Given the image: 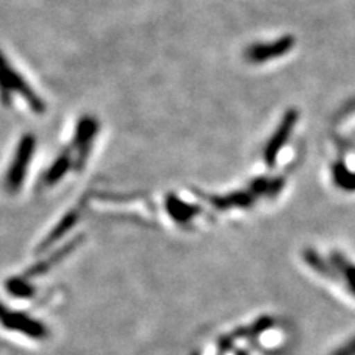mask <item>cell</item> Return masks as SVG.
<instances>
[{"instance_id":"cell-4","label":"cell","mask_w":355,"mask_h":355,"mask_svg":"<svg viewBox=\"0 0 355 355\" xmlns=\"http://www.w3.org/2000/svg\"><path fill=\"white\" fill-rule=\"evenodd\" d=\"M98 120L92 116H83L76 126L73 139V150H76V169L80 171L86 162L89 150L98 133Z\"/></svg>"},{"instance_id":"cell-7","label":"cell","mask_w":355,"mask_h":355,"mask_svg":"<svg viewBox=\"0 0 355 355\" xmlns=\"http://www.w3.org/2000/svg\"><path fill=\"white\" fill-rule=\"evenodd\" d=\"M166 209H168L169 215L176 222H180V224H187V222L191 220L198 212L197 207L182 203L180 198H176L172 194L166 200Z\"/></svg>"},{"instance_id":"cell-1","label":"cell","mask_w":355,"mask_h":355,"mask_svg":"<svg viewBox=\"0 0 355 355\" xmlns=\"http://www.w3.org/2000/svg\"><path fill=\"white\" fill-rule=\"evenodd\" d=\"M12 94H18L21 98H24L35 113L40 114L46 110L42 98L33 91L24 77L10 65L6 55L0 51V103L8 107L12 103Z\"/></svg>"},{"instance_id":"cell-6","label":"cell","mask_w":355,"mask_h":355,"mask_svg":"<svg viewBox=\"0 0 355 355\" xmlns=\"http://www.w3.org/2000/svg\"><path fill=\"white\" fill-rule=\"evenodd\" d=\"M296 120H297V114L295 111H288V113L283 117L280 126L277 128L275 133L268 141V144H266L263 159L268 166H272L275 163L277 155H279L282 147L287 142L288 137H291V132L296 123Z\"/></svg>"},{"instance_id":"cell-15","label":"cell","mask_w":355,"mask_h":355,"mask_svg":"<svg viewBox=\"0 0 355 355\" xmlns=\"http://www.w3.org/2000/svg\"><path fill=\"white\" fill-rule=\"evenodd\" d=\"M333 355H355V338L348 340L345 345L338 348L335 352H333Z\"/></svg>"},{"instance_id":"cell-3","label":"cell","mask_w":355,"mask_h":355,"mask_svg":"<svg viewBox=\"0 0 355 355\" xmlns=\"http://www.w3.org/2000/svg\"><path fill=\"white\" fill-rule=\"evenodd\" d=\"M0 324L8 330L19 331L33 339H43L48 336V330L37 320L22 313H10L6 306L0 302Z\"/></svg>"},{"instance_id":"cell-14","label":"cell","mask_w":355,"mask_h":355,"mask_svg":"<svg viewBox=\"0 0 355 355\" xmlns=\"http://www.w3.org/2000/svg\"><path fill=\"white\" fill-rule=\"evenodd\" d=\"M336 263L342 266L343 274H345V277H347L348 286H349L351 291L355 293V265H351L345 258L338 257V254H336Z\"/></svg>"},{"instance_id":"cell-9","label":"cell","mask_w":355,"mask_h":355,"mask_svg":"<svg viewBox=\"0 0 355 355\" xmlns=\"http://www.w3.org/2000/svg\"><path fill=\"white\" fill-rule=\"evenodd\" d=\"M253 203V197L249 193H232L222 197H214L212 205L219 209H228V207H246Z\"/></svg>"},{"instance_id":"cell-13","label":"cell","mask_w":355,"mask_h":355,"mask_svg":"<svg viewBox=\"0 0 355 355\" xmlns=\"http://www.w3.org/2000/svg\"><path fill=\"white\" fill-rule=\"evenodd\" d=\"M335 178L340 187L347 188V190L352 191L355 188V175H351L347 172L345 168H336L335 169Z\"/></svg>"},{"instance_id":"cell-16","label":"cell","mask_w":355,"mask_h":355,"mask_svg":"<svg viewBox=\"0 0 355 355\" xmlns=\"http://www.w3.org/2000/svg\"><path fill=\"white\" fill-rule=\"evenodd\" d=\"M237 355H246V354H244L243 351H239V352H237Z\"/></svg>"},{"instance_id":"cell-12","label":"cell","mask_w":355,"mask_h":355,"mask_svg":"<svg viewBox=\"0 0 355 355\" xmlns=\"http://www.w3.org/2000/svg\"><path fill=\"white\" fill-rule=\"evenodd\" d=\"M6 288L9 293H14L18 297H30L33 288L24 282V279H10L6 282Z\"/></svg>"},{"instance_id":"cell-5","label":"cell","mask_w":355,"mask_h":355,"mask_svg":"<svg viewBox=\"0 0 355 355\" xmlns=\"http://www.w3.org/2000/svg\"><path fill=\"white\" fill-rule=\"evenodd\" d=\"M293 46V39L292 37H282L274 42H266V43H254L249 46L244 52V58L249 62L261 64L271 61L274 58L283 57L284 53L292 49Z\"/></svg>"},{"instance_id":"cell-2","label":"cell","mask_w":355,"mask_h":355,"mask_svg":"<svg viewBox=\"0 0 355 355\" xmlns=\"http://www.w3.org/2000/svg\"><path fill=\"white\" fill-rule=\"evenodd\" d=\"M35 148H36V138L33 137L31 133H27V135L21 138L15 153V157L6 172L5 184H6V190L9 193L15 194L19 191L22 182L26 180L28 164L31 162Z\"/></svg>"},{"instance_id":"cell-11","label":"cell","mask_w":355,"mask_h":355,"mask_svg":"<svg viewBox=\"0 0 355 355\" xmlns=\"http://www.w3.org/2000/svg\"><path fill=\"white\" fill-rule=\"evenodd\" d=\"M76 246V243H71V244H69V246H65L64 249H61L58 253H55L53 257L49 259V261H46V262H43V263H40V265H37V266H35V268H31L30 270V272H28V275H39V274H43V272H46V270H49L51 266H53L55 263H57L61 258H64L65 254H69V252L70 250H73V248Z\"/></svg>"},{"instance_id":"cell-8","label":"cell","mask_w":355,"mask_h":355,"mask_svg":"<svg viewBox=\"0 0 355 355\" xmlns=\"http://www.w3.org/2000/svg\"><path fill=\"white\" fill-rule=\"evenodd\" d=\"M71 168V148L65 150L60 157L55 160L51 166V169L48 171L46 176H44V182L46 185H53L57 184L58 181H61V178L69 172V169Z\"/></svg>"},{"instance_id":"cell-10","label":"cell","mask_w":355,"mask_h":355,"mask_svg":"<svg viewBox=\"0 0 355 355\" xmlns=\"http://www.w3.org/2000/svg\"><path fill=\"white\" fill-rule=\"evenodd\" d=\"M76 220H77V214L76 212H70L69 215H65L62 218V220L60 222V224L52 230L49 237L40 244V249L39 250H44L48 246H51V244H53L55 241H57L58 239H61L67 231H70L74 227Z\"/></svg>"},{"instance_id":"cell-17","label":"cell","mask_w":355,"mask_h":355,"mask_svg":"<svg viewBox=\"0 0 355 355\" xmlns=\"http://www.w3.org/2000/svg\"><path fill=\"white\" fill-rule=\"evenodd\" d=\"M193 355H198V352H194V354H193Z\"/></svg>"}]
</instances>
